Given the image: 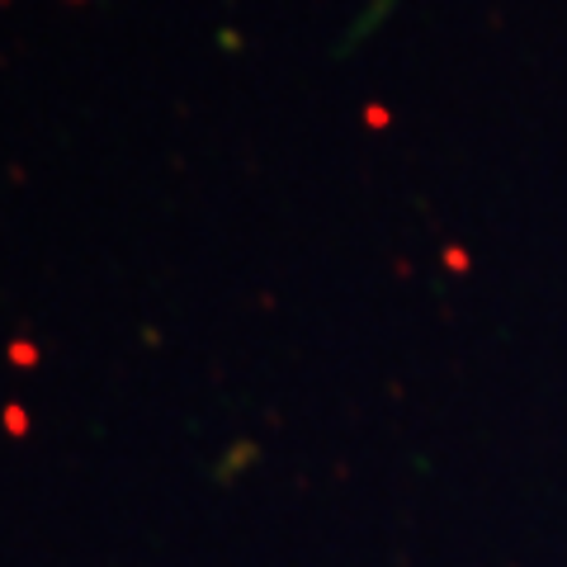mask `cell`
Wrapping results in <instances>:
<instances>
[{
  "label": "cell",
  "mask_w": 567,
  "mask_h": 567,
  "mask_svg": "<svg viewBox=\"0 0 567 567\" xmlns=\"http://www.w3.org/2000/svg\"><path fill=\"white\" fill-rule=\"evenodd\" d=\"M10 355H14V364H34V350H28V346H14Z\"/></svg>",
  "instance_id": "2"
},
{
  "label": "cell",
  "mask_w": 567,
  "mask_h": 567,
  "mask_svg": "<svg viewBox=\"0 0 567 567\" xmlns=\"http://www.w3.org/2000/svg\"><path fill=\"white\" fill-rule=\"evenodd\" d=\"M5 426H10V430H24V426H28V416L10 407V412H5Z\"/></svg>",
  "instance_id": "1"
}]
</instances>
